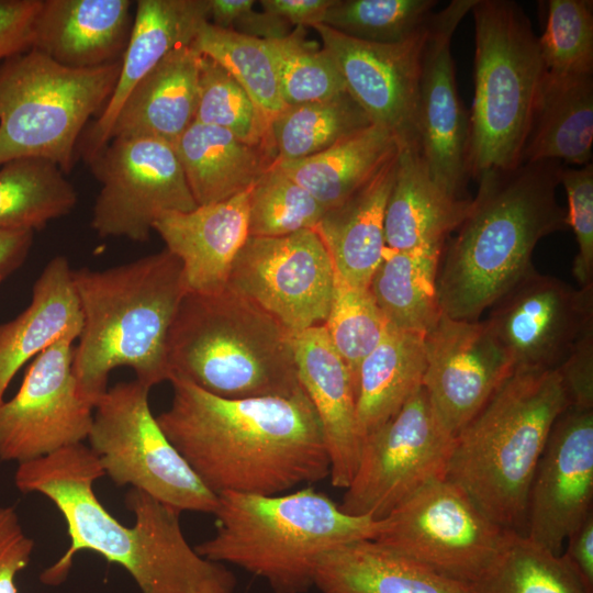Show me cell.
Listing matches in <instances>:
<instances>
[{
    "mask_svg": "<svg viewBox=\"0 0 593 593\" xmlns=\"http://www.w3.org/2000/svg\"><path fill=\"white\" fill-rule=\"evenodd\" d=\"M169 382L171 403L157 422L216 495L282 494L329 477L324 433L303 388L284 396L224 399L182 379Z\"/></svg>",
    "mask_w": 593,
    "mask_h": 593,
    "instance_id": "cell-1",
    "label": "cell"
},
{
    "mask_svg": "<svg viewBox=\"0 0 593 593\" xmlns=\"http://www.w3.org/2000/svg\"><path fill=\"white\" fill-rule=\"evenodd\" d=\"M561 166L523 163L477 180V195L441 250L437 295L443 314L478 321L533 267L538 242L567 228V211L557 200Z\"/></svg>",
    "mask_w": 593,
    "mask_h": 593,
    "instance_id": "cell-2",
    "label": "cell"
},
{
    "mask_svg": "<svg viewBox=\"0 0 593 593\" xmlns=\"http://www.w3.org/2000/svg\"><path fill=\"white\" fill-rule=\"evenodd\" d=\"M72 277L82 314L72 360L79 396L94 407L120 367L149 389L168 381V335L188 292L179 259L165 248L103 270L72 269Z\"/></svg>",
    "mask_w": 593,
    "mask_h": 593,
    "instance_id": "cell-3",
    "label": "cell"
},
{
    "mask_svg": "<svg viewBox=\"0 0 593 593\" xmlns=\"http://www.w3.org/2000/svg\"><path fill=\"white\" fill-rule=\"evenodd\" d=\"M217 499L216 530L195 551L264 579L275 593L307 592L325 552L373 540L382 525L343 512L312 486L275 495L224 492Z\"/></svg>",
    "mask_w": 593,
    "mask_h": 593,
    "instance_id": "cell-4",
    "label": "cell"
},
{
    "mask_svg": "<svg viewBox=\"0 0 593 593\" xmlns=\"http://www.w3.org/2000/svg\"><path fill=\"white\" fill-rule=\"evenodd\" d=\"M567 406L557 369L514 370L455 437L445 477L494 523L524 535L530 482Z\"/></svg>",
    "mask_w": 593,
    "mask_h": 593,
    "instance_id": "cell-5",
    "label": "cell"
},
{
    "mask_svg": "<svg viewBox=\"0 0 593 593\" xmlns=\"http://www.w3.org/2000/svg\"><path fill=\"white\" fill-rule=\"evenodd\" d=\"M293 333L226 288L187 292L167 340L169 380L224 399L284 396L302 389Z\"/></svg>",
    "mask_w": 593,
    "mask_h": 593,
    "instance_id": "cell-6",
    "label": "cell"
},
{
    "mask_svg": "<svg viewBox=\"0 0 593 593\" xmlns=\"http://www.w3.org/2000/svg\"><path fill=\"white\" fill-rule=\"evenodd\" d=\"M474 97L469 115V170L483 175L521 165L545 74L538 37L511 0H475Z\"/></svg>",
    "mask_w": 593,
    "mask_h": 593,
    "instance_id": "cell-7",
    "label": "cell"
},
{
    "mask_svg": "<svg viewBox=\"0 0 593 593\" xmlns=\"http://www.w3.org/2000/svg\"><path fill=\"white\" fill-rule=\"evenodd\" d=\"M121 60L70 68L30 48L0 65V167L20 158L46 159L66 175L89 119L104 109Z\"/></svg>",
    "mask_w": 593,
    "mask_h": 593,
    "instance_id": "cell-8",
    "label": "cell"
},
{
    "mask_svg": "<svg viewBox=\"0 0 593 593\" xmlns=\"http://www.w3.org/2000/svg\"><path fill=\"white\" fill-rule=\"evenodd\" d=\"M149 388L134 379L108 388L87 437L104 474L179 512L214 514L219 499L168 439L149 407Z\"/></svg>",
    "mask_w": 593,
    "mask_h": 593,
    "instance_id": "cell-9",
    "label": "cell"
},
{
    "mask_svg": "<svg viewBox=\"0 0 593 593\" xmlns=\"http://www.w3.org/2000/svg\"><path fill=\"white\" fill-rule=\"evenodd\" d=\"M508 532L490 519L458 484L440 477L384 517L373 540L443 577L473 586L497 558Z\"/></svg>",
    "mask_w": 593,
    "mask_h": 593,
    "instance_id": "cell-10",
    "label": "cell"
},
{
    "mask_svg": "<svg viewBox=\"0 0 593 593\" xmlns=\"http://www.w3.org/2000/svg\"><path fill=\"white\" fill-rule=\"evenodd\" d=\"M454 443L422 385L393 417L362 439L340 510L383 519L427 482L445 477Z\"/></svg>",
    "mask_w": 593,
    "mask_h": 593,
    "instance_id": "cell-11",
    "label": "cell"
},
{
    "mask_svg": "<svg viewBox=\"0 0 593 593\" xmlns=\"http://www.w3.org/2000/svg\"><path fill=\"white\" fill-rule=\"evenodd\" d=\"M88 164L101 184L91 227L101 237L148 240L165 212L198 205L174 146L150 137H113Z\"/></svg>",
    "mask_w": 593,
    "mask_h": 593,
    "instance_id": "cell-12",
    "label": "cell"
},
{
    "mask_svg": "<svg viewBox=\"0 0 593 593\" xmlns=\"http://www.w3.org/2000/svg\"><path fill=\"white\" fill-rule=\"evenodd\" d=\"M333 286L334 265L314 230L280 237L248 236L227 283L293 334L324 325Z\"/></svg>",
    "mask_w": 593,
    "mask_h": 593,
    "instance_id": "cell-13",
    "label": "cell"
},
{
    "mask_svg": "<svg viewBox=\"0 0 593 593\" xmlns=\"http://www.w3.org/2000/svg\"><path fill=\"white\" fill-rule=\"evenodd\" d=\"M103 475L98 456L83 443L19 463L15 486L22 493H41L49 499L63 514L70 538L64 555L41 573L42 583L56 586L65 582L75 556L82 550L131 572L135 530L122 525L97 497L93 485Z\"/></svg>",
    "mask_w": 593,
    "mask_h": 593,
    "instance_id": "cell-14",
    "label": "cell"
},
{
    "mask_svg": "<svg viewBox=\"0 0 593 593\" xmlns=\"http://www.w3.org/2000/svg\"><path fill=\"white\" fill-rule=\"evenodd\" d=\"M485 322L514 370H556L593 325V284L574 289L532 267L489 307Z\"/></svg>",
    "mask_w": 593,
    "mask_h": 593,
    "instance_id": "cell-15",
    "label": "cell"
},
{
    "mask_svg": "<svg viewBox=\"0 0 593 593\" xmlns=\"http://www.w3.org/2000/svg\"><path fill=\"white\" fill-rule=\"evenodd\" d=\"M74 342L64 338L34 357L15 395L0 405V459H37L87 439L93 407L78 394Z\"/></svg>",
    "mask_w": 593,
    "mask_h": 593,
    "instance_id": "cell-16",
    "label": "cell"
},
{
    "mask_svg": "<svg viewBox=\"0 0 593 593\" xmlns=\"http://www.w3.org/2000/svg\"><path fill=\"white\" fill-rule=\"evenodd\" d=\"M475 0H452L433 13L422 53L417 94L418 148L434 180L459 199L467 194L469 115L457 90L451 38Z\"/></svg>",
    "mask_w": 593,
    "mask_h": 593,
    "instance_id": "cell-17",
    "label": "cell"
},
{
    "mask_svg": "<svg viewBox=\"0 0 593 593\" xmlns=\"http://www.w3.org/2000/svg\"><path fill=\"white\" fill-rule=\"evenodd\" d=\"M593 514V409L567 406L555 421L528 493L524 536L556 556Z\"/></svg>",
    "mask_w": 593,
    "mask_h": 593,
    "instance_id": "cell-18",
    "label": "cell"
},
{
    "mask_svg": "<svg viewBox=\"0 0 593 593\" xmlns=\"http://www.w3.org/2000/svg\"><path fill=\"white\" fill-rule=\"evenodd\" d=\"M424 342L423 388L437 418L456 437L514 369L485 321L441 314Z\"/></svg>",
    "mask_w": 593,
    "mask_h": 593,
    "instance_id": "cell-19",
    "label": "cell"
},
{
    "mask_svg": "<svg viewBox=\"0 0 593 593\" xmlns=\"http://www.w3.org/2000/svg\"><path fill=\"white\" fill-rule=\"evenodd\" d=\"M312 27L336 61L346 90L372 124L390 131L399 146L418 145L417 94L428 23L395 44L356 40L324 24Z\"/></svg>",
    "mask_w": 593,
    "mask_h": 593,
    "instance_id": "cell-20",
    "label": "cell"
},
{
    "mask_svg": "<svg viewBox=\"0 0 593 593\" xmlns=\"http://www.w3.org/2000/svg\"><path fill=\"white\" fill-rule=\"evenodd\" d=\"M125 505L135 517L131 577L141 593H233L236 578L223 563L200 556L187 541L181 512L131 488Z\"/></svg>",
    "mask_w": 593,
    "mask_h": 593,
    "instance_id": "cell-21",
    "label": "cell"
},
{
    "mask_svg": "<svg viewBox=\"0 0 593 593\" xmlns=\"http://www.w3.org/2000/svg\"><path fill=\"white\" fill-rule=\"evenodd\" d=\"M250 188L188 212H165L154 223L153 231L181 264L188 292L214 294L227 288L233 261L249 236Z\"/></svg>",
    "mask_w": 593,
    "mask_h": 593,
    "instance_id": "cell-22",
    "label": "cell"
},
{
    "mask_svg": "<svg viewBox=\"0 0 593 593\" xmlns=\"http://www.w3.org/2000/svg\"><path fill=\"white\" fill-rule=\"evenodd\" d=\"M210 21V0H138L114 90L98 120L81 136L78 154L88 163L110 141L116 115L133 88L170 52L190 46Z\"/></svg>",
    "mask_w": 593,
    "mask_h": 593,
    "instance_id": "cell-23",
    "label": "cell"
},
{
    "mask_svg": "<svg viewBox=\"0 0 593 593\" xmlns=\"http://www.w3.org/2000/svg\"><path fill=\"white\" fill-rule=\"evenodd\" d=\"M299 381L318 416L334 486L346 489L358 466L361 437L350 372L323 325L293 335Z\"/></svg>",
    "mask_w": 593,
    "mask_h": 593,
    "instance_id": "cell-24",
    "label": "cell"
},
{
    "mask_svg": "<svg viewBox=\"0 0 593 593\" xmlns=\"http://www.w3.org/2000/svg\"><path fill=\"white\" fill-rule=\"evenodd\" d=\"M130 0H42L35 48L70 68L121 60L133 24Z\"/></svg>",
    "mask_w": 593,
    "mask_h": 593,
    "instance_id": "cell-25",
    "label": "cell"
},
{
    "mask_svg": "<svg viewBox=\"0 0 593 593\" xmlns=\"http://www.w3.org/2000/svg\"><path fill=\"white\" fill-rule=\"evenodd\" d=\"M471 200L451 195L434 180L418 145L399 146L384 214L387 248L444 246L466 217Z\"/></svg>",
    "mask_w": 593,
    "mask_h": 593,
    "instance_id": "cell-26",
    "label": "cell"
},
{
    "mask_svg": "<svg viewBox=\"0 0 593 593\" xmlns=\"http://www.w3.org/2000/svg\"><path fill=\"white\" fill-rule=\"evenodd\" d=\"M82 314L72 269L64 256L52 258L36 279L30 305L0 325V405L20 368L53 344L76 340Z\"/></svg>",
    "mask_w": 593,
    "mask_h": 593,
    "instance_id": "cell-27",
    "label": "cell"
},
{
    "mask_svg": "<svg viewBox=\"0 0 593 593\" xmlns=\"http://www.w3.org/2000/svg\"><path fill=\"white\" fill-rule=\"evenodd\" d=\"M398 152L356 192L327 210L313 228L333 265L350 284L369 289L387 249L384 214L394 182Z\"/></svg>",
    "mask_w": 593,
    "mask_h": 593,
    "instance_id": "cell-28",
    "label": "cell"
},
{
    "mask_svg": "<svg viewBox=\"0 0 593 593\" xmlns=\"http://www.w3.org/2000/svg\"><path fill=\"white\" fill-rule=\"evenodd\" d=\"M201 55L190 45L170 52L130 92L113 137H150L174 146L194 122ZM110 142V141H109Z\"/></svg>",
    "mask_w": 593,
    "mask_h": 593,
    "instance_id": "cell-29",
    "label": "cell"
},
{
    "mask_svg": "<svg viewBox=\"0 0 593 593\" xmlns=\"http://www.w3.org/2000/svg\"><path fill=\"white\" fill-rule=\"evenodd\" d=\"M314 586L322 593H475L370 539L325 552Z\"/></svg>",
    "mask_w": 593,
    "mask_h": 593,
    "instance_id": "cell-30",
    "label": "cell"
},
{
    "mask_svg": "<svg viewBox=\"0 0 593 593\" xmlns=\"http://www.w3.org/2000/svg\"><path fill=\"white\" fill-rule=\"evenodd\" d=\"M174 148L197 205L224 201L249 189L277 159L271 147L247 144L222 127L198 122Z\"/></svg>",
    "mask_w": 593,
    "mask_h": 593,
    "instance_id": "cell-31",
    "label": "cell"
},
{
    "mask_svg": "<svg viewBox=\"0 0 593 593\" xmlns=\"http://www.w3.org/2000/svg\"><path fill=\"white\" fill-rule=\"evenodd\" d=\"M593 76L556 77L545 71L523 149V163H591Z\"/></svg>",
    "mask_w": 593,
    "mask_h": 593,
    "instance_id": "cell-32",
    "label": "cell"
},
{
    "mask_svg": "<svg viewBox=\"0 0 593 593\" xmlns=\"http://www.w3.org/2000/svg\"><path fill=\"white\" fill-rule=\"evenodd\" d=\"M425 334L388 331L361 361L355 382L356 415L361 440L393 417L423 385Z\"/></svg>",
    "mask_w": 593,
    "mask_h": 593,
    "instance_id": "cell-33",
    "label": "cell"
},
{
    "mask_svg": "<svg viewBox=\"0 0 593 593\" xmlns=\"http://www.w3.org/2000/svg\"><path fill=\"white\" fill-rule=\"evenodd\" d=\"M398 149L394 135L372 124L316 155L276 165L327 211L363 186Z\"/></svg>",
    "mask_w": 593,
    "mask_h": 593,
    "instance_id": "cell-34",
    "label": "cell"
},
{
    "mask_svg": "<svg viewBox=\"0 0 593 593\" xmlns=\"http://www.w3.org/2000/svg\"><path fill=\"white\" fill-rule=\"evenodd\" d=\"M444 246L385 249L369 291L390 325L426 334L443 314L437 272Z\"/></svg>",
    "mask_w": 593,
    "mask_h": 593,
    "instance_id": "cell-35",
    "label": "cell"
},
{
    "mask_svg": "<svg viewBox=\"0 0 593 593\" xmlns=\"http://www.w3.org/2000/svg\"><path fill=\"white\" fill-rule=\"evenodd\" d=\"M77 201L74 186L49 160L20 158L0 167V230H42Z\"/></svg>",
    "mask_w": 593,
    "mask_h": 593,
    "instance_id": "cell-36",
    "label": "cell"
},
{
    "mask_svg": "<svg viewBox=\"0 0 593 593\" xmlns=\"http://www.w3.org/2000/svg\"><path fill=\"white\" fill-rule=\"evenodd\" d=\"M372 125L346 90L316 102L287 107L270 124L276 161L316 155Z\"/></svg>",
    "mask_w": 593,
    "mask_h": 593,
    "instance_id": "cell-37",
    "label": "cell"
},
{
    "mask_svg": "<svg viewBox=\"0 0 593 593\" xmlns=\"http://www.w3.org/2000/svg\"><path fill=\"white\" fill-rule=\"evenodd\" d=\"M472 588L475 593H593L562 553L556 556L513 530Z\"/></svg>",
    "mask_w": 593,
    "mask_h": 593,
    "instance_id": "cell-38",
    "label": "cell"
},
{
    "mask_svg": "<svg viewBox=\"0 0 593 593\" xmlns=\"http://www.w3.org/2000/svg\"><path fill=\"white\" fill-rule=\"evenodd\" d=\"M191 46L222 66L270 122L287 108L266 40L223 30L208 21Z\"/></svg>",
    "mask_w": 593,
    "mask_h": 593,
    "instance_id": "cell-39",
    "label": "cell"
},
{
    "mask_svg": "<svg viewBox=\"0 0 593 593\" xmlns=\"http://www.w3.org/2000/svg\"><path fill=\"white\" fill-rule=\"evenodd\" d=\"M266 42L287 107L326 100L346 91L333 56L306 41L304 27Z\"/></svg>",
    "mask_w": 593,
    "mask_h": 593,
    "instance_id": "cell-40",
    "label": "cell"
},
{
    "mask_svg": "<svg viewBox=\"0 0 593 593\" xmlns=\"http://www.w3.org/2000/svg\"><path fill=\"white\" fill-rule=\"evenodd\" d=\"M194 122L222 127L247 144L276 150L271 122L222 66L203 55Z\"/></svg>",
    "mask_w": 593,
    "mask_h": 593,
    "instance_id": "cell-41",
    "label": "cell"
},
{
    "mask_svg": "<svg viewBox=\"0 0 593 593\" xmlns=\"http://www.w3.org/2000/svg\"><path fill=\"white\" fill-rule=\"evenodd\" d=\"M436 4L435 0H334L321 24L356 40L395 44L424 29Z\"/></svg>",
    "mask_w": 593,
    "mask_h": 593,
    "instance_id": "cell-42",
    "label": "cell"
},
{
    "mask_svg": "<svg viewBox=\"0 0 593 593\" xmlns=\"http://www.w3.org/2000/svg\"><path fill=\"white\" fill-rule=\"evenodd\" d=\"M389 325L369 289L348 283L334 267L332 301L323 326L347 366L354 388L361 361L381 342Z\"/></svg>",
    "mask_w": 593,
    "mask_h": 593,
    "instance_id": "cell-43",
    "label": "cell"
},
{
    "mask_svg": "<svg viewBox=\"0 0 593 593\" xmlns=\"http://www.w3.org/2000/svg\"><path fill=\"white\" fill-rule=\"evenodd\" d=\"M325 209L275 164L251 186L249 236L280 237L313 230Z\"/></svg>",
    "mask_w": 593,
    "mask_h": 593,
    "instance_id": "cell-44",
    "label": "cell"
},
{
    "mask_svg": "<svg viewBox=\"0 0 593 593\" xmlns=\"http://www.w3.org/2000/svg\"><path fill=\"white\" fill-rule=\"evenodd\" d=\"M538 45L545 71L556 77L593 75V2L549 0Z\"/></svg>",
    "mask_w": 593,
    "mask_h": 593,
    "instance_id": "cell-45",
    "label": "cell"
},
{
    "mask_svg": "<svg viewBox=\"0 0 593 593\" xmlns=\"http://www.w3.org/2000/svg\"><path fill=\"white\" fill-rule=\"evenodd\" d=\"M559 184L568 200L567 224L578 245L572 273L579 287L593 284V164L574 168L561 166Z\"/></svg>",
    "mask_w": 593,
    "mask_h": 593,
    "instance_id": "cell-46",
    "label": "cell"
},
{
    "mask_svg": "<svg viewBox=\"0 0 593 593\" xmlns=\"http://www.w3.org/2000/svg\"><path fill=\"white\" fill-rule=\"evenodd\" d=\"M253 0H210V23L260 40L281 38L289 34L290 25L265 11L254 10Z\"/></svg>",
    "mask_w": 593,
    "mask_h": 593,
    "instance_id": "cell-47",
    "label": "cell"
},
{
    "mask_svg": "<svg viewBox=\"0 0 593 593\" xmlns=\"http://www.w3.org/2000/svg\"><path fill=\"white\" fill-rule=\"evenodd\" d=\"M34 540L13 506H0V593H18V574L30 563Z\"/></svg>",
    "mask_w": 593,
    "mask_h": 593,
    "instance_id": "cell-48",
    "label": "cell"
},
{
    "mask_svg": "<svg viewBox=\"0 0 593 593\" xmlns=\"http://www.w3.org/2000/svg\"><path fill=\"white\" fill-rule=\"evenodd\" d=\"M557 370L569 406L593 409V325L583 332Z\"/></svg>",
    "mask_w": 593,
    "mask_h": 593,
    "instance_id": "cell-49",
    "label": "cell"
},
{
    "mask_svg": "<svg viewBox=\"0 0 593 593\" xmlns=\"http://www.w3.org/2000/svg\"><path fill=\"white\" fill-rule=\"evenodd\" d=\"M42 0H0V60L32 47Z\"/></svg>",
    "mask_w": 593,
    "mask_h": 593,
    "instance_id": "cell-50",
    "label": "cell"
},
{
    "mask_svg": "<svg viewBox=\"0 0 593 593\" xmlns=\"http://www.w3.org/2000/svg\"><path fill=\"white\" fill-rule=\"evenodd\" d=\"M334 0H261L265 12L296 27L321 24Z\"/></svg>",
    "mask_w": 593,
    "mask_h": 593,
    "instance_id": "cell-51",
    "label": "cell"
},
{
    "mask_svg": "<svg viewBox=\"0 0 593 593\" xmlns=\"http://www.w3.org/2000/svg\"><path fill=\"white\" fill-rule=\"evenodd\" d=\"M566 542L567 548L562 556L593 589V514L567 538Z\"/></svg>",
    "mask_w": 593,
    "mask_h": 593,
    "instance_id": "cell-52",
    "label": "cell"
},
{
    "mask_svg": "<svg viewBox=\"0 0 593 593\" xmlns=\"http://www.w3.org/2000/svg\"><path fill=\"white\" fill-rule=\"evenodd\" d=\"M33 233L0 230V283L24 262L33 243Z\"/></svg>",
    "mask_w": 593,
    "mask_h": 593,
    "instance_id": "cell-53",
    "label": "cell"
}]
</instances>
